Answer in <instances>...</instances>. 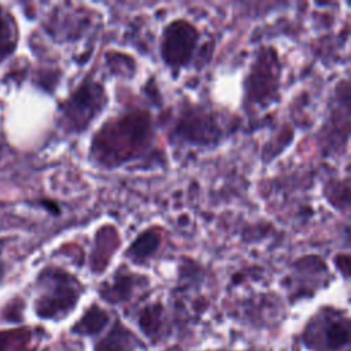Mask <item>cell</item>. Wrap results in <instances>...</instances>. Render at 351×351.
<instances>
[{
	"instance_id": "obj_1",
	"label": "cell",
	"mask_w": 351,
	"mask_h": 351,
	"mask_svg": "<svg viewBox=\"0 0 351 351\" xmlns=\"http://www.w3.org/2000/svg\"><path fill=\"white\" fill-rule=\"evenodd\" d=\"M15 33L11 21L0 7V62L5 59L15 48Z\"/></svg>"
},
{
	"instance_id": "obj_2",
	"label": "cell",
	"mask_w": 351,
	"mask_h": 351,
	"mask_svg": "<svg viewBox=\"0 0 351 351\" xmlns=\"http://www.w3.org/2000/svg\"><path fill=\"white\" fill-rule=\"evenodd\" d=\"M29 336L26 332H0V351H26Z\"/></svg>"
},
{
	"instance_id": "obj_3",
	"label": "cell",
	"mask_w": 351,
	"mask_h": 351,
	"mask_svg": "<svg viewBox=\"0 0 351 351\" xmlns=\"http://www.w3.org/2000/svg\"><path fill=\"white\" fill-rule=\"evenodd\" d=\"M329 340L335 346H341L348 341V329L343 325H333L329 330Z\"/></svg>"
}]
</instances>
